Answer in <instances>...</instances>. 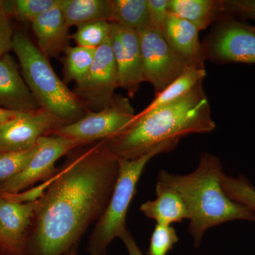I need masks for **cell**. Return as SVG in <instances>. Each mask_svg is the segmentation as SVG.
<instances>
[{
    "label": "cell",
    "instance_id": "7402d4cb",
    "mask_svg": "<svg viewBox=\"0 0 255 255\" xmlns=\"http://www.w3.org/2000/svg\"><path fill=\"white\" fill-rule=\"evenodd\" d=\"M96 50L68 46L64 50L63 73L65 83H80L86 77L95 59Z\"/></svg>",
    "mask_w": 255,
    "mask_h": 255
},
{
    "label": "cell",
    "instance_id": "7a4b0ae2",
    "mask_svg": "<svg viewBox=\"0 0 255 255\" xmlns=\"http://www.w3.org/2000/svg\"><path fill=\"white\" fill-rule=\"evenodd\" d=\"M207 96L199 82L180 98L135 118L117 135L105 139L117 159H134L164 142L177 141L191 134L207 133L216 128Z\"/></svg>",
    "mask_w": 255,
    "mask_h": 255
},
{
    "label": "cell",
    "instance_id": "cb8c5ba5",
    "mask_svg": "<svg viewBox=\"0 0 255 255\" xmlns=\"http://www.w3.org/2000/svg\"><path fill=\"white\" fill-rule=\"evenodd\" d=\"M221 184L226 195L255 213V187L245 175L233 177L223 174Z\"/></svg>",
    "mask_w": 255,
    "mask_h": 255
},
{
    "label": "cell",
    "instance_id": "d6986e66",
    "mask_svg": "<svg viewBox=\"0 0 255 255\" xmlns=\"http://www.w3.org/2000/svg\"><path fill=\"white\" fill-rule=\"evenodd\" d=\"M59 6L68 28L92 21L112 23L110 0H59Z\"/></svg>",
    "mask_w": 255,
    "mask_h": 255
},
{
    "label": "cell",
    "instance_id": "3957f363",
    "mask_svg": "<svg viewBox=\"0 0 255 255\" xmlns=\"http://www.w3.org/2000/svg\"><path fill=\"white\" fill-rule=\"evenodd\" d=\"M223 174L221 159L204 152L194 172L174 174L162 169L157 176L158 182L175 191L185 203L190 221L188 229L196 248L209 228L238 220L255 222V213L226 195L221 184Z\"/></svg>",
    "mask_w": 255,
    "mask_h": 255
},
{
    "label": "cell",
    "instance_id": "d4e9b609",
    "mask_svg": "<svg viewBox=\"0 0 255 255\" xmlns=\"http://www.w3.org/2000/svg\"><path fill=\"white\" fill-rule=\"evenodd\" d=\"M59 0H13L8 1L9 16L32 23L42 14L53 9Z\"/></svg>",
    "mask_w": 255,
    "mask_h": 255
},
{
    "label": "cell",
    "instance_id": "9c48e42d",
    "mask_svg": "<svg viewBox=\"0 0 255 255\" xmlns=\"http://www.w3.org/2000/svg\"><path fill=\"white\" fill-rule=\"evenodd\" d=\"M86 145L60 135H48L40 137L36 149L26 167L2 185L0 194H16L23 192L37 183L47 182L55 177L58 169L57 161L74 149Z\"/></svg>",
    "mask_w": 255,
    "mask_h": 255
},
{
    "label": "cell",
    "instance_id": "d590c367",
    "mask_svg": "<svg viewBox=\"0 0 255 255\" xmlns=\"http://www.w3.org/2000/svg\"><path fill=\"white\" fill-rule=\"evenodd\" d=\"M253 27H254L255 29V26H253Z\"/></svg>",
    "mask_w": 255,
    "mask_h": 255
},
{
    "label": "cell",
    "instance_id": "277c9868",
    "mask_svg": "<svg viewBox=\"0 0 255 255\" xmlns=\"http://www.w3.org/2000/svg\"><path fill=\"white\" fill-rule=\"evenodd\" d=\"M12 50L21 65L23 80L40 108L52 114L62 126L76 122L88 112L55 73L49 59L22 32L14 33Z\"/></svg>",
    "mask_w": 255,
    "mask_h": 255
},
{
    "label": "cell",
    "instance_id": "8992f818",
    "mask_svg": "<svg viewBox=\"0 0 255 255\" xmlns=\"http://www.w3.org/2000/svg\"><path fill=\"white\" fill-rule=\"evenodd\" d=\"M201 46L204 60L255 64V29L231 15L219 18Z\"/></svg>",
    "mask_w": 255,
    "mask_h": 255
},
{
    "label": "cell",
    "instance_id": "ba28073f",
    "mask_svg": "<svg viewBox=\"0 0 255 255\" xmlns=\"http://www.w3.org/2000/svg\"><path fill=\"white\" fill-rule=\"evenodd\" d=\"M137 32L144 80L152 85L157 95L191 68L171 48L161 32L151 27Z\"/></svg>",
    "mask_w": 255,
    "mask_h": 255
},
{
    "label": "cell",
    "instance_id": "52a82bcc",
    "mask_svg": "<svg viewBox=\"0 0 255 255\" xmlns=\"http://www.w3.org/2000/svg\"><path fill=\"white\" fill-rule=\"evenodd\" d=\"M135 117L130 101L123 96L115 95L112 104L103 110L88 111L76 122L57 128L48 135H60L83 144L92 143L117 135Z\"/></svg>",
    "mask_w": 255,
    "mask_h": 255
},
{
    "label": "cell",
    "instance_id": "e575fe53",
    "mask_svg": "<svg viewBox=\"0 0 255 255\" xmlns=\"http://www.w3.org/2000/svg\"><path fill=\"white\" fill-rule=\"evenodd\" d=\"M0 255H15L11 254L9 252L6 251V250H4V248H1L0 249Z\"/></svg>",
    "mask_w": 255,
    "mask_h": 255
},
{
    "label": "cell",
    "instance_id": "8fae6325",
    "mask_svg": "<svg viewBox=\"0 0 255 255\" xmlns=\"http://www.w3.org/2000/svg\"><path fill=\"white\" fill-rule=\"evenodd\" d=\"M110 38L118 77V86L130 98L145 82L140 39L137 31L112 23Z\"/></svg>",
    "mask_w": 255,
    "mask_h": 255
},
{
    "label": "cell",
    "instance_id": "4dcf8cb0",
    "mask_svg": "<svg viewBox=\"0 0 255 255\" xmlns=\"http://www.w3.org/2000/svg\"><path fill=\"white\" fill-rule=\"evenodd\" d=\"M121 240L123 241L128 255H143L137 246L136 242L132 237L131 233L129 231H128Z\"/></svg>",
    "mask_w": 255,
    "mask_h": 255
},
{
    "label": "cell",
    "instance_id": "484cf974",
    "mask_svg": "<svg viewBox=\"0 0 255 255\" xmlns=\"http://www.w3.org/2000/svg\"><path fill=\"white\" fill-rule=\"evenodd\" d=\"M33 148L0 153V186L19 174L26 167L36 151Z\"/></svg>",
    "mask_w": 255,
    "mask_h": 255
},
{
    "label": "cell",
    "instance_id": "83f0119b",
    "mask_svg": "<svg viewBox=\"0 0 255 255\" xmlns=\"http://www.w3.org/2000/svg\"><path fill=\"white\" fill-rule=\"evenodd\" d=\"M225 14L255 20V0H223Z\"/></svg>",
    "mask_w": 255,
    "mask_h": 255
},
{
    "label": "cell",
    "instance_id": "7c38bea8",
    "mask_svg": "<svg viewBox=\"0 0 255 255\" xmlns=\"http://www.w3.org/2000/svg\"><path fill=\"white\" fill-rule=\"evenodd\" d=\"M61 126L58 119L42 109L18 113L0 125V153L33 148L40 137Z\"/></svg>",
    "mask_w": 255,
    "mask_h": 255
},
{
    "label": "cell",
    "instance_id": "f546056e",
    "mask_svg": "<svg viewBox=\"0 0 255 255\" xmlns=\"http://www.w3.org/2000/svg\"><path fill=\"white\" fill-rule=\"evenodd\" d=\"M14 33L11 18L0 21V58L12 50Z\"/></svg>",
    "mask_w": 255,
    "mask_h": 255
},
{
    "label": "cell",
    "instance_id": "836d02e7",
    "mask_svg": "<svg viewBox=\"0 0 255 255\" xmlns=\"http://www.w3.org/2000/svg\"><path fill=\"white\" fill-rule=\"evenodd\" d=\"M64 255H80L78 253V246L73 247L70 249L68 253H65Z\"/></svg>",
    "mask_w": 255,
    "mask_h": 255
},
{
    "label": "cell",
    "instance_id": "2e32d148",
    "mask_svg": "<svg viewBox=\"0 0 255 255\" xmlns=\"http://www.w3.org/2000/svg\"><path fill=\"white\" fill-rule=\"evenodd\" d=\"M37 47L47 58L58 56L68 46V26L58 4L31 23Z\"/></svg>",
    "mask_w": 255,
    "mask_h": 255
},
{
    "label": "cell",
    "instance_id": "44dd1931",
    "mask_svg": "<svg viewBox=\"0 0 255 255\" xmlns=\"http://www.w3.org/2000/svg\"><path fill=\"white\" fill-rule=\"evenodd\" d=\"M206 75L205 69H188L185 73L166 87L163 91L155 95V99L150 105L140 112L145 113L150 112L153 109L180 98L193 90L199 82L204 81Z\"/></svg>",
    "mask_w": 255,
    "mask_h": 255
},
{
    "label": "cell",
    "instance_id": "9a60e30c",
    "mask_svg": "<svg viewBox=\"0 0 255 255\" xmlns=\"http://www.w3.org/2000/svg\"><path fill=\"white\" fill-rule=\"evenodd\" d=\"M162 33L171 48L189 68L205 69L199 31L192 23L169 11Z\"/></svg>",
    "mask_w": 255,
    "mask_h": 255
},
{
    "label": "cell",
    "instance_id": "5b68a950",
    "mask_svg": "<svg viewBox=\"0 0 255 255\" xmlns=\"http://www.w3.org/2000/svg\"><path fill=\"white\" fill-rule=\"evenodd\" d=\"M178 143L177 141L164 142L138 158L119 159V174L113 192L89 238L87 246L89 255H107L112 241L116 238L122 239L128 231V210L136 193L137 182L145 166L155 156L173 150Z\"/></svg>",
    "mask_w": 255,
    "mask_h": 255
},
{
    "label": "cell",
    "instance_id": "5bb4252c",
    "mask_svg": "<svg viewBox=\"0 0 255 255\" xmlns=\"http://www.w3.org/2000/svg\"><path fill=\"white\" fill-rule=\"evenodd\" d=\"M0 108L19 113L41 109L9 53L0 58Z\"/></svg>",
    "mask_w": 255,
    "mask_h": 255
},
{
    "label": "cell",
    "instance_id": "4fadbf2b",
    "mask_svg": "<svg viewBox=\"0 0 255 255\" xmlns=\"http://www.w3.org/2000/svg\"><path fill=\"white\" fill-rule=\"evenodd\" d=\"M35 206L0 195V246L11 254L24 255Z\"/></svg>",
    "mask_w": 255,
    "mask_h": 255
},
{
    "label": "cell",
    "instance_id": "f1b7e54d",
    "mask_svg": "<svg viewBox=\"0 0 255 255\" xmlns=\"http://www.w3.org/2000/svg\"><path fill=\"white\" fill-rule=\"evenodd\" d=\"M150 27L162 33L166 16L169 13V0H147Z\"/></svg>",
    "mask_w": 255,
    "mask_h": 255
},
{
    "label": "cell",
    "instance_id": "e0dca14e",
    "mask_svg": "<svg viewBox=\"0 0 255 255\" xmlns=\"http://www.w3.org/2000/svg\"><path fill=\"white\" fill-rule=\"evenodd\" d=\"M155 200L147 201L140 206V211L157 224L171 226L189 220V213L182 197L175 191L157 181Z\"/></svg>",
    "mask_w": 255,
    "mask_h": 255
},
{
    "label": "cell",
    "instance_id": "30bf717a",
    "mask_svg": "<svg viewBox=\"0 0 255 255\" xmlns=\"http://www.w3.org/2000/svg\"><path fill=\"white\" fill-rule=\"evenodd\" d=\"M118 77L111 38L96 50L95 59L83 80L73 91L87 111L97 112L110 106L118 88Z\"/></svg>",
    "mask_w": 255,
    "mask_h": 255
},
{
    "label": "cell",
    "instance_id": "603a6c76",
    "mask_svg": "<svg viewBox=\"0 0 255 255\" xmlns=\"http://www.w3.org/2000/svg\"><path fill=\"white\" fill-rule=\"evenodd\" d=\"M112 23L106 21H92L77 26V30L70 38L77 46L97 49L110 38Z\"/></svg>",
    "mask_w": 255,
    "mask_h": 255
},
{
    "label": "cell",
    "instance_id": "1f68e13d",
    "mask_svg": "<svg viewBox=\"0 0 255 255\" xmlns=\"http://www.w3.org/2000/svg\"><path fill=\"white\" fill-rule=\"evenodd\" d=\"M18 113H19V112H13V111L0 108V125L1 124L4 123L6 121L12 119Z\"/></svg>",
    "mask_w": 255,
    "mask_h": 255
},
{
    "label": "cell",
    "instance_id": "ffe728a7",
    "mask_svg": "<svg viewBox=\"0 0 255 255\" xmlns=\"http://www.w3.org/2000/svg\"><path fill=\"white\" fill-rule=\"evenodd\" d=\"M112 23L135 31L150 27L147 0H110Z\"/></svg>",
    "mask_w": 255,
    "mask_h": 255
},
{
    "label": "cell",
    "instance_id": "d6a6232c",
    "mask_svg": "<svg viewBox=\"0 0 255 255\" xmlns=\"http://www.w3.org/2000/svg\"><path fill=\"white\" fill-rule=\"evenodd\" d=\"M10 18L8 11V1L0 0V21Z\"/></svg>",
    "mask_w": 255,
    "mask_h": 255
},
{
    "label": "cell",
    "instance_id": "6da1fadb",
    "mask_svg": "<svg viewBox=\"0 0 255 255\" xmlns=\"http://www.w3.org/2000/svg\"><path fill=\"white\" fill-rule=\"evenodd\" d=\"M50 184L35 201L24 255H64L100 219L113 192L119 160L105 140L68 154Z\"/></svg>",
    "mask_w": 255,
    "mask_h": 255
},
{
    "label": "cell",
    "instance_id": "ac0fdd59",
    "mask_svg": "<svg viewBox=\"0 0 255 255\" xmlns=\"http://www.w3.org/2000/svg\"><path fill=\"white\" fill-rule=\"evenodd\" d=\"M168 9L172 14L192 23L199 31L225 14L223 0H169Z\"/></svg>",
    "mask_w": 255,
    "mask_h": 255
},
{
    "label": "cell",
    "instance_id": "4316f807",
    "mask_svg": "<svg viewBox=\"0 0 255 255\" xmlns=\"http://www.w3.org/2000/svg\"><path fill=\"white\" fill-rule=\"evenodd\" d=\"M178 241L174 227L157 224L151 236L147 255H167Z\"/></svg>",
    "mask_w": 255,
    "mask_h": 255
}]
</instances>
